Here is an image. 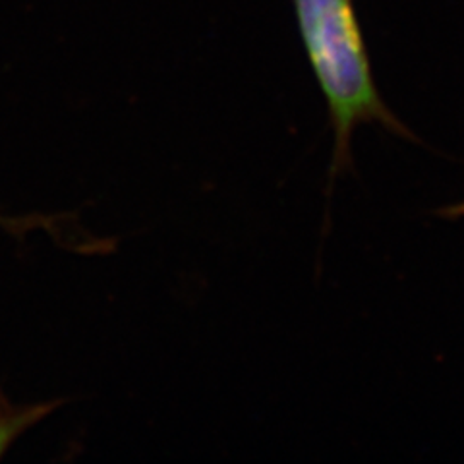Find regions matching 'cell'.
<instances>
[{
  "label": "cell",
  "mask_w": 464,
  "mask_h": 464,
  "mask_svg": "<svg viewBox=\"0 0 464 464\" xmlns=\"http://www.w3.org/2000/svg\"><path fill=\"white\" fill-rule=\"evenodd\" d=\"M304 51L331 116L335 148L333 172L351 161L353 136L360 126L382 124L391 132L406 128L377 90L372 61L353 0H293Z\"/></svg>",
  "instance_id": "6da1fadb"
},
{
  "label": "cell",
  "mask_w": 464,
  "mask_h": 464,
  "mask_svg": "<svg viewBox=\"0 0 464 464\" xmlns=\"http://www.w3.org/2000/svg\"><path fill=\"white\" fill-rule=\"evenodd\" d=\"M64 404L63 399L39 402H14L0 389V459L22 435L47 420Z\"/></svg>",
  "instance_id": "7a4b0ae2"
},
{
  "label": "cell",
  "mask_w": 464,
  "mask_h": 464,
  "mask_svg": "<svg viewBox=\"0 0 464 464\" xmlns=\"http://www.w3.org/2000/svg\"><path fill=\"white\" fill-rule=\"evenodd\" d=\"M0 225L12 232H27L35 227H41L43 221L39 219H29V217H8V215H0Z\"/></svg>",
  "instance_id": "3957f363"
}]
</instances>
